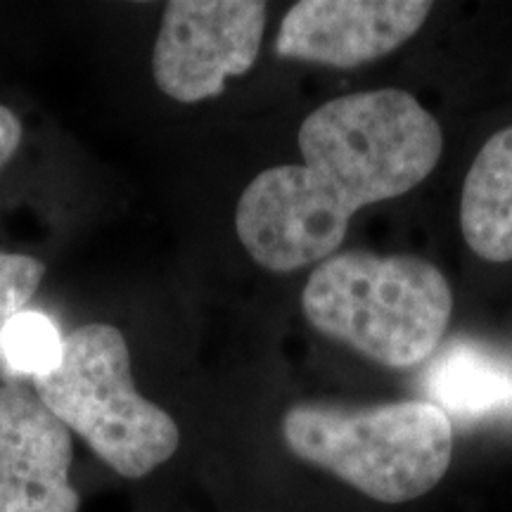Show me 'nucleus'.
Here are the masks:
<instances>
[{"label":"nucleus","instance_id":"nucleus-1","mask_svg":"<svg viewBox=\"0 0 512 512\" xmlns=\"http://www.w3.org/2000/svg\"><path fill=\"white\" fill-rule=\"evenodd\" d=\"M441 147L439 121L401 88L325 102L299 126L304 162L261 171L240 195L242 247L271 273L330 259L356 211L418 188Z\"/></svg>","mask_w":512,"mask_h":512},{"label":"nucleus","instance_id":"nucleus-2","mask_svg":"<svg viewBox=\"0 0 512 512\" xmlns=\"http://www.w3.org/2000/svg\"><path fill=\"white\" fill-rule=\"evenodd\" d=\"M309 325L389 370H411L439 349L453 313L446 275L413 254L342 252L320 261L302 290Z\"/></svg>","mask_w":512,"mask_h":512},{"label":"nucleus","instance_id":"nucleus-3","mask_svg":"<svg viewBox=\"0 0 512 512\" xmlns=\"http://www.w3.org/2000/svg\"><path fill=\"white\" fill-rule=\"evenodd\" d=\"M280 430L299 460L387 505L430 494L453 458L451 418L432 401H304L283 415Z\"/></svg>","mask_w":512,"mask_h":512},{"label":"nucleus","instance_id":"nucleus-4","mask_svg":"<svg viewBox=\"0 0 512 512\" xmlns=\"http://www.w3.org/2000/svg\"><path fill=\"white\" fill-rule=\"evenodd\" d=\"M34 392L69 432L126 479L155 472L181 444L176 420L133 384L131 351L114 325L91 323L69 332L60 363L36 377Z\"/></svg>","mask_w":512,"mask_h":512},{"label":"nucleus","instance_id":"nucleus-5","mask_svg":"<svg viewBox=\"0 0 512 512\" xmlns=\"http://www.w3.org/2000/svg\"><path fill=\"white\" fill-rule=\"evenodd\" d=\"M259 0H174L164 8L152 50V76L166 98L195 105L247 74L266 34Z\"/></svg>","mask_w":512,"mask_h":512},{"label":"nucleus","instance_id":"nucleus-6","mask_svg":"<svg viewBox=\"0 0 512 512\" xmlns=\"http://www.w3.org/2000/svg\"><path fill=\"white\" fill-rule=\"evenodd\" d=\"M430 0H302L275 36L285 60L354 69L394 53L422 29Z\"/></svg>","mask_w":512,"mask_h":512},{"label":"nucleus","instance_id":"nucleus-7","mask_svg":"<svg viewBox=\"0 0 512 512\" xmlns=\"http://www.w3.org/2000/svg\"><path fill=\"white\" fill-rule=\"evenodd\" d=\"M72 432L34 389L0 384V512H79Z\"/></svg>","mask_w":512,"mask_h":512},{"label":"nucleus","instance_id":"nucleus-8","mask_svg":"<svg viewBox=\"0 0 512 512\" xmlns=\"http://www.w3.org/2000/svg\"><path fill=\"white\" fill-rule=\"evenodd\" d=\"M460 230L479 259L512 261V126L486 140L470 164L460 195Z\"/></svg>","mask_w":512,"mask_h":512},{"label":"nucleus","instance_id":"nucleus-9","mask_svg":"<svg viewBox=\"0 0 512 512\" xmlns=\"http://www.w3.org/2000/svg\"><path fill=\"white\" fill-rule=\"evenodd\" d=\"M427 394L446 415H489L512 403V368L484 349L451 344L430 366Z\"/></svg>","mask_w":512,"mask_h":512},{"label":"nucleus","instance_id":"nucleus-10","mask_svg":"<svg viewBox=\"0 0 512 512\" xmlns=\"http://www.w3.org/2000/svg\"><path fill=\"white\" fill-rule=\"evenodd\" d=\"M60 328L48 313L19 311L0 320V370L10 377L48 375L62 356Z\"/></svg>","mask_w":512,"mask_h":512},{"label":"nucleus","instance_id":"nucleus-11","mask_svg":"<svg viewBox=\"0 0 512 512\" xmlns=\"http://www.w3.org/2000/svg\"><path fill=\"white\" fill-rule=\"evenodd\" d=\"M43 275L46 266L34 256L0 252V320L27 309Z\"/></svg>","mask_w":512,"mask_h":512},{"label":"nucleus","instance_id":"nucleus-12","mask_svg":"<svg viewBox=\"0 0 512 512\" xmlns=\"http://www.w3.org/2000/svg\"><path fill=\"white\" fill-rule=\"evenodd\" d=\"M22 140V124L10 107L0 105V169L10 162Z\"/></svg>","mask_w":512,"mask_h":512}]
</instances>
